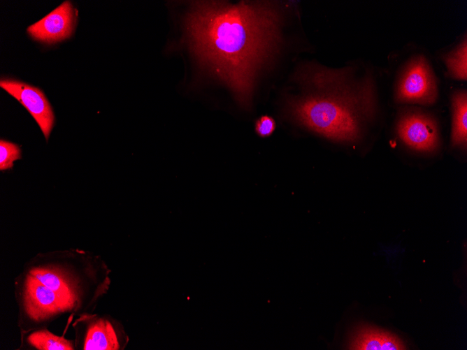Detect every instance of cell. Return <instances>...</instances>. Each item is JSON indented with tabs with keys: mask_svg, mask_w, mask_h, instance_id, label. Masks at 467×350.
<instances>
[{
	"mask_svg": "<svg viewBox=\"0 0 467 350\" xmlns=\"http://www.w3.org/2000/svg\"><path fill=\"white\" fill-rule=\"evenodd\" d=\"M280 13L273 1H194L185 17L192 52L249 108L255 80L280 43Z\"/></svg>",
	"mask_w": 467,
	"mask_h": 350,
	"instance_id": "cell-1",
	"label": "cell"
},
{
	"mask_svg": "<svg viewBox=\"0 0 467 350\" xmlns=\"http://www.w3.org/2000/svg\"><path fill=\"white\" fill-rule=\"evenodd\" d=\"M294 80L301 92L286 102L289 119L335 142L352 143L361 138L375 110L371 75L356 78L351 68L308 64L298 69Z\"/></svg>",
	"mask_w": 467,
	"mask_h": 350,
	"instance_id": "cell-2",
	"label": "cell"
},
{
	"mask_svg": "<svg viewBox=\"0 0 467 350\" xmlns=\"http://www.w3.org/2000/svg\"><path fill=\"white\" fill-rule=\"evenodd\" d=\"M437 93L434 75L424 57L411 60L399 80L397 100L401 103L432 104Z\"/></svg>",
	"mask_w": 467,
	"mask_h": 350,
	"instance_id": "cell-3",
	"label": "cell"
},
{
	"mask_svg": "<svg viewBox=\"0 0 467 350\" xmlns=\"http://www.w3.org/2000/svg\"><path fill=\"white\" fill-rule=\"evenodd\" d=\"M0 87L27 109L48 141L54 126L55 115L43 92L36 87L13 79H1Z\"/></svg>",
	"mask_w": 467,
	"mask_h": 350,
	"instance_id": "cell-4",
	"label": "cell"
},
{
	"mask_svg": "<svg viewBox=\"0 0 467 350\" xmlns=\"http://www.w3.org/2000/svg\"><path fill=\"white\" fill-rule=\"evenodd\" d=\"M76 11L69 1L60 6L27 28V32L35 40L54 43L68 38L76 24Z\"/></svg>",
	"mask_w": 467,
	"mask_h": 350,
	"instance_id": "cell-5",
	"label": "cell"
},
{
	"mask_svg": "<svg viewBox=\"0 0 467 350\" xmlns=\"http://www.w3.org/2000/svg\"><path fill=\"white\" fill-rule=\"evenodd\" d=\"M398 133L408 146L419 151H433L439 143L435 122L422 113L404 115L398 122Z\"/></svg>",
	"mask_w": 467,
	"mask_h": 350,
	"instance_id": "cell-6",
	"label": "cell"
},
{
	"mask_svg": "<svg viewBox=\"0 0 467 350\" xmlns=\"http://www.w3.org/2000/svg\"><path fill=\"white\" fill-rule=\"evenodd\" d=\"M24 305L29 316L35 320L69 309L56 293L30 273L25 284Z\"/></svg>",
	"mask_w": 467,
	"mask_h": 350,
	"instance_id": "cell-7",
	"label": "cell"
},
{
	"mask_svg": "<svg viewBox=\"0 0 467 350\" xmlns=\"http://www.w3.org/2000/svg\"><path fill=\"white\" fill-rule=\"evenodd\" d=\"M345 347L351 350L408 349L403 341L394 333L364 323L352 328Z\"/></svg>",
	"mask_w": 467,
	"mask_h": 350,
	"instance_id": "cell-8",
	"label": "cell"
},
{
	"mask_svg": "<svg viewBox=\"0 0 467 350\" xmlns=\"http://www.w3.org/2000/svg\"><path fill=\"white\" fill-rule=\"evenodd\" d=\"M120 348L115 332L110 323L99 319L88 329L85 350H117Z\"/></svg>",
	"mask_w": 467,
	"mask_h": 350,
	"instance_id": "cell-9",
	"label": "cell"
},
{
	"mask_svg": "<svg viewBox=\"0 0 467 350\" xmlns=\"http://www.w3.org/2000/svg\"><path fill=\"white\" fill-rule=\"evenodd\" d=\"M453 121L452 143L454 146L466 147L467 95L466 91L457 92L452 98Z\"/></svg>",
	"mask_w": 467,
	"mask_h": 350,
	"instance_id": "cell-10",
	"label": "cell"
},
{
	"mask_svg": "<svg viewBox=\"0 0 467 350\" xmlns=\"http://www.w3.org/2000/svg\"><path fill=\"white\" fill-rule=\"evenodd\" d=\"M30 274L56 293L69 309L73 307L75 294L66 279L58 272L48 268H38L32 269Z\"/></svg>",
	"mask_w": 467,
	"mask_h": 350,
	"instance_id": "cell-11",
	"label": "cell"
},
{
	"mask_svg": "<svg viewBox=\"0 0 467 350\" xmlns=\"http://www.w3.org/2000/svg\"><path fill=\"white\" fill-rule=\"evenodd\" d=\"M29 343L41 350H72V342L43 330L36 331L28 337Z\"/></svg>",
	"mask_w": 467,
	"mask_h": 350,
	"instance_id": "cell-12",
	"label": "cell"
},
{
	"mask_svg": "<svg viewBox=\"0 0 467 350\" xmlns=\"http://www.w3.org/2000/svg\"><path fill=\"white\" fill-rule=\"evenodd\" d=\"M446 64L450 74L455 78L466 80L467 78V45L464 41L454 52L446 59Z\"/></svg>",
	"mask_w": 467,
	"mask_h": 350,
	"instance_id": "cell-13",
	"label": "cell"
},
{
	"mask_svg": "<svg viewBox=\"0 0 467 350\" xmlns=\"http://www.w3.org/2000/svg\"><path fill=\"white\" fill-rule=\"evenodd\" d=\"M22 157L21 149L15 143L0 140V170L5 171L11 169L13 163Z\"/></svg>",
	"mask_w": 467,
	"mask_h": 350,
	"instance_id": "cell-14",
	"label": "cell"
},
{
	"mask_svg": "<svg viewBox=\"0 0 467 350\" xmlns=\"http://www.w3.org/2000/svg\"><path fill=\"white\" fill-rule=\"evenodd\" d=\"M275 129V120L268 115L261 116L255 122V131L260 137H268Z\"/></svg>",
	"mask_w": 467,
	"mask_h": 350,
	"instance_id": "cell-15",
	"label": "cell"
}]
</instances>
